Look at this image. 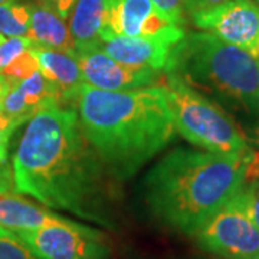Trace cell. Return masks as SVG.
Listing matches in <instances>:
<instances>
[{"instance_id":"277c9868","label":"cell","mask_w":259,"mask_h":259,"mask_svg":"<svg viewBox=\"0 0 259 259\" xmlns=\"http://www.w3.org/2000/svg\"><path fill=\"white\" fill-rule=\"evenodd\" d=\"M164 72L194 90L228 98L246 111L259 110V58L212 33H186L171 49Z\"/></svg>"},{"instance_id":"9c48e42d","label":"cell","mask_w":259,"mask_h":259,"mask_svg":"<svg viewBox=\"0 0 259 259\" xmlns=\"http://www.w3.org/2000/svg\"><path fill=\"white\" fill-rule=\"evenodd\" d=\"M196 28L259 58V5L253 0H228L192 16Z\"/></svg>"},{"instance_id":"603a6c76","label":"cell","mask_w":259,"mask_h":259,"mask_svg":"<svg viewBox=\"0 0 259 259\" xmlns=\"http://www.w3.org/2000/svg\"><path fill=\"white\" fill-rule=\"evenodd\" d=\"M16 127L10 122L6 117L0 114V163L5 164L8 158V146H9L10 136Z\"/></svg>"},{"instance_id":"44dd1931","label":"cell","mask_w":259,"mask_h":259,"mask_svg":"<svg viewBox=\"0 0 259 259\" xmlns=\"http://www.w3.org/2000/svg\"><path fill=\"white\" fill-rule=\"evenodd\" d=\"M175 25L185 29L189 18L186 0H151Z\"/></svg>"},{"instance_id":"ba28073f","label":"cell","mask_w":259,"mask_h":259,"mask_svg":"<svg viewBox=\"0 0 259 259\" xmlns=\"http://www.w3.org/2000/svg\"><path fill=\"white\" fill-rule=\"evenodd\" d=\"M104 5L101 40L128 36L166 39L177 44L186 35L185 29L175 25L151 0H104Z\"/></svg>"},{"instance_id":"ac0fdd59","label":"cell","mask_w":259,"mask_h":259,"mask_svg":"<svg viewBox=\"0 0 259 259\" xmlns=\"http://www.w3.org/2000/svg\"><path fill=\"white\" fill-rule=\"evenodd\" d=\"M36 71H39V65H37L36 56L33 55L30 48L25 54L16 58L12 64L5 66L0 71V76L6 81L9 87H13L29 78L32 74H35Z\"/></svg>"},{"instance_id":"ffe728a7","label":"cell","mask_w":259,"mask_h":259,"mask_svg":"<svg viewBox=\"0 0 259 259\" xmlns=\"http://www.w3.org/2000/svg\"><path fill=\"white\" fill-rule=\"evenodd\" d=\"M32 45L33 42L26 36H13L8 39L3 37L0 40V71L29 51Z\"/></svg>"},{"instance_id":"4dcf8cb0","label":"cell","mask_w":259,"mask_h":259,"mask_svg":"<svg viewBox=\"0 0 259 259\" xmlns=\"http://www.w3.org/2000/svg\"><path fill=\"white\" fill-rule=\"evenodd\" d=\"M3 37H5V36H3V35H0V40H2V39H3Z\"/></svg>"},{"instance_id":"e0dca14e","label":"cell","mask_w":259,"mask_h":259,"mask_svg":"<svg viewBox=\"0 0 259 259\" xmlns=\"http://www.w3.org/2000/svg\"><path fill=\"white\" fill-rule=\"evenodd\" d=\"M30 5L9 0L0 3V35L26 36L30 25Z\"/></svg>"},{"instance_id":"6da1fadb","label":"cell","mask_w":259,"mask_h":259,"mask_svg":"<svg viewBox=\"0 0 259 259\" xmlns=\"http://www.w3.org/2000/svg\"><path fill=\"white\" fill-rule=\"evenodd\" d=\"M16 193L48 209L114 229L110 173L83 136L72 108L52 105L29 121L13 156Z\"/></svg>"},{"instance_id":"5b68a950","label":"cell","mask_w":259,"mask_h":259,"mask_svg":"<svg viewBox=\"0 0 259 259\" xmlns=\"http://www.w3.org/2000/svg\"><path fill=\"white\" fill-rule=\"evenodd\" d=\"M163 88L175 128L189 143L219 154L250 150L248 140L236 122L199 90L171 74H164Z\"/></svg>"},{"instance_id":"4316f807","label":"cell","mask_w":259,"mask_h":259,"mask_svg":"<svg viewBox=\"0 0 259 259\" xmlns=\"http://www.w3.org/2000/svg\"><path fill=\"white\" fill-rule=\"evenodd\" d=\"M10 87L6 83V81L0 76V102H2V98L5 97V94L8 93V90H9Z\"/></svg>"},{"instance_id":"484cf974","label":"cell","mask_w":259,"mask_h":259,"mask_svg":"<svg viewBox=\"0 0 259 259\" xmlns=\"http://www.w3.org/2000/svg\"><path fill=\"white\" fill-rule=\"evenodd\" d=\"M76 2L78 0H48V5L65 20V19H68Z\"/></svg>"},{"instance_id":"7c38bea8","label":"cell","mask_w":259,"mask_h":259,"mask_svg":"<svg viewBox=\"0 0 259 259\" xmlns=\"http://www.w3.org/2000/svg\"><path fill=\"white\" fill-rule=\"evenodd\" d=\"M32 52L36 56L39 72L55 88L59 105H75L79 91L85 85L76 56L61 49L40 47L36 44L32 45Z\"/></svg>"},{"instance_id":"d4e9b609","label":"cell","mask_w":259,"mask_h":259,"mask_svg":"<svg viewBox=\"0 0 259 259\" xmlns=\"http://www.w3.org/2000/svg\"><path fill=\"white\" fill-rule=\"evenodd\" d=\"M13 193H16L13 183V171L10 167H6L3 171H0V197Z\"/></svg>"},{"instance_id":"8fae6325","label":"cell","mask_w":259,"mask_h":259,"mask_svg":"<svg viewBox=\"0 0 259 259\" xmlns=\"http://www.w3.org/2000/svg\"><path fill=\"white\" fill-rule=\"evenodd\" d=\"M52 105H59L55 88L36 71L22 82L10 87L0 102V114L18 128L37 112Z\"/></svg>"},{"instance_id":"5bb4252c","label":"cell","mask_w":259,"mask_h":259,"mask_svg":"<svg viewBox=\"0 0 259 259\" xmlns=\"http://www.w3.org/2000/svg\"><path fill=\"white\" fill-rule=\"evenodd\" d=\"M72 222V219L51 212L29 202L18 193L0 197V228L12 232L33 231L51 225Z\"/></svg>"},{"instance_id":"2e32d148","label":"cell","mask_w":259,"mask_h":259,"mask_svg":"<svg viewBox=\"0 0 259 259\" xmlns=\"http://www.w3.org/2000/svg\"><path fill=\"white\" fill-rule=\"evenodd\" d=\"M104 0H78L69 13V32L75 49L98 47L104 22Z\"/></svg>"},{"instance_id":"f546056e","label":"cell","mask_w":259,"mask_h":259,"mask_svg":"<svg viewBox=\"0 0 259 259\" xmlns=\"http://www.w3.org/2000/svg\"><path fill=\"white\" fill-rule=\"evenodd\" d=\"M5 2H9V0H0V3H5Z\"/></svg>"},{"instance_id":"4fadbf2b","label":"cell","mask_w":259,"mask_h":259,"mask_svg":"<svg viewBox=\"0 0 259 259\" xmlns=\"http://www.w3.org/2000/svg\"><path fill=\"white\" fill-rule=\"evenodd\" d=\"M175 45V42L166 39L128 36L108 37L98 44L101 51L118 62L148 66L157 71H164Z\"/></svg>"},{"instance_id":"30bf717a","label":"cell","mask_w":259,"mask_h":259,"mask_svg":"<svg viewBox=\"0 0 259 259\" xmlns=\"http://www.w3.org/2000/svg\"><path fill=\"white\" fill-rule=\"evenodd\" d=\"M75 56L81 66L85 83L102 91H128L161 82V71L118 62L108 56L100 47L76 51Z\"/></svg>"},{"instance_id":"52a82bcc","label":"cell","mask_w":259,"mask_h":259,"mask_svg":"<svg viewBox=\"0 0 259 259\" xmlns=\"http://www.w3.org/2000/svg\"><path fill=\"white\" fill-rule=\"evenodd\" d=\"M15 233L37 259H108L111 253L104 232L76 221Z\"/></svg>"},{"instance_id":"7a4b0ae2","label":"cell","mask_w":259,"mask_h":259,"mask_svg":"<svg viewBox=\"0 0 259 259\" xmlns=\"http://www.w3.org/2000/svg\"><path fill=\"white\" fill-rule=\"evenodd\" d=\"M76 114L85 139L110 176H136L175 137V122L163 87L102 91L83 85Z\"/></svg>"},{"instance_id":"d6986e66","label":"cell","mask_w":259,"mask_h":259,"mask_svg":"<svg viewBox=\"0 0 259 259\" xmlns=\"http://www.w3.org/2000/svg\"><path fill=\"white\" fill-rule=\"evenodd\" d=\"M0 259H37L15 232L0 228Z\"/></svg>"},{"instance_id":"8992f818","label":"cell","mask_w":259,"mask_h":259,"mask_svg":"<svg viewBox=\"0 0 259 259\" xmlns=\"http://www.w3.org/2000/svg\"><path fill=\"white\" fill-rule=\"evenodd\" d=\"M206 252L223 259H259V228L246 209L243 187L196 231Z\"/></svg>"},{"instance_id":"3957f363","label":"cell","mask_w":259,"mask_h":259,"mask_svg":"<svg viewBox=\"0 0 259 259\" xmlns=\"http://www.w3.org/2000/svg\"><path fill=\"white\" fill-rule=\"evenodd\" d=\"M259 168V153L175 148L147 171L144 200L158 222L193 236Z\"/></svg>"},{"instance_id":"7402d4cb","label":"cell","mask_w":259,"mask_h":259,"mask_svg":"<svg viewBox=\"0 0 259 259\" xmlns=\"http://www.w3.org/2000/svg\"><path fill=\"white\" fill-rule=\"evenodd\" d=\"M243 194H245L248 213L253 223L259 228V168L252 173V176L245 183Z\"/></svg>"},{"instance_id":"9a60e30c","label":"cell","mask_w":259,"mask_h":259,"mask_svg":"<svg viewBox=\"0 0 259 259\" xmlns=\"http://www.w3.org/2000/svg\"><path fill=\"white\" fill-rule=\"evenodd\" d=\"M30 25L26 37L40 47L61 49L75 55L74 39L64 19L48 3L37 2L36 5H30Z\"/></svg>"},{"instance_id":"cb8c5ba5","label":"cell","mask_w":259,"mask_h":259,"mask_svg":"<svg viewBox=\"0 0 259 259\" xmlns=\"http://www.w3.org/2000/svg\"><path fill=\"white\" fill-rule=\"evenodd\" d=\"M225 2H228V0H186V8H187V13L190 18L196 12L210 9L218 5H222Z\"/></svg>"},{"instance_id":"83f0119b","label":"cell","mask_w":259,"mask_h":259,"mask_svg":"<svg viewBox=\"0 0 259 259\" xmlns=\"http://www.w3.org/2000/svg\"><path fill=\"white\" fill-rule=\"evenodd\" d=\"M6 167H8V164H6V163H5V164H2V163H0V171H3Z\"/></svg>"},{"instance_id":"f1b7e54d","label":"cell","mask_w":259,"mask_h":259,"mask_svg":"<svg viewBox=\"0 0 259 259\" xmlns=\"http://www.w3.org/2000/svg\"><path fill=\"white\" fill-rule=\"evenodd\" d=\"M39 2H42V3H48V0H39Z\"/></svg>"}]
</instances>
